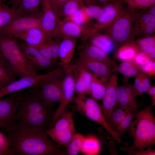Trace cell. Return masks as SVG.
<instances>
[{"label":"cell","instance_id":"4316f807","mask_svg":"<svg viewBox=\"0 0 155 155\" xmlns=\"http://www.w3.org/2000/svg\"><path fill=\"white\" fill-rule=\"evenodd\" d=\"M140 51L142 52L153 60L155 59V36L153 35L139 38L134 40Z\"/></svg>","mask_w":155,"mask_h":155},{"label":"cell","instance_id":"e0dca14e","mask_svg":"<svg viewBox=\"0 0 155 155\" xmlns=\"http://www.w3.org/2000/svg\"><path fill=\"white\" fill-rule=\"evenodd\" d=\"M102 8V13L94 25L93 27L98 31L107 28L125 9L123 4L119 1L109 2L103 6Z\"/></svg>","mask_w":155,"mask_h":155},{"label":"cell","instance_id":"60d3db41","mask_svg":"<svg viewBox=\"0 0 155 155\" xmlns=\"http://www.w3.org/2000/svg\"><path fill=\"white\" fill-rule=\"evenodd\" d=\"M80 8L78 4L73 0H69L63 5L59 20H69L71 16Z\"/></svg>","mask_w":155,"mask_h":155},{"label":"cell","instance_id":"680465c9","mask_svg":"<svg viewBox=\"0 0 155 155\" xmlns=\"http://www.w3.org/2000/svg\"><path fill=\"white\" fill-rule=\"evenodd\" d=\"M5 0H0V2H3V1H4Z\"/></svg>","mask_w":155,"mask_h":155},{"label":"cell","instance_id":"db71d44e","mask_svg":"<svg viewBox=\"0 0 155 155\" xmlns=\"http://www.w3.org/2000/svg\"><path fill=\"white\" fill-rule=\"evenodd\" d=\"M76 3L79 5L80 8H82L85 6V3L82 0H73Z\"/></svg>","mask_w":155,"mask_h":155},{"label":"cell","instance_id":"d4e9b609","mask_svg":"<svg viewBox=\"0 0 155 155\" xmlns=\"http://www.w3.org/2000/svg\"><path fill=\"white\" fill-rule=\"evenodd\" d=\"M139 52L135 40H131L121 46L115 53L114 57L122 61L132 60Z\"/></svg>","mask_w":155,"mask_h":155},{"label":"cell","instance_id":"277c9868","mask_svg":"<svg viewBox=\"0 0 155 155\" xmlns=\"http://www.w3.org/2000/svg\"><path fill=\"white\" fill-rule=\"evenodd\" d=\"M17 39L14 36L0 33V52L16 76L21 78L38 75L28 61Z\"/></svg>","mask_w":155,"mask_h":155},{"label":"cell","instance_id":"f546056e","mask_svg":"<svg viewBox=\"0 0 155 155\" xmlns=\"http://www.w3.org/2000/svg\"><path fill=\"white\" fill-rule=\"evenodd\" d=\"M117 104L127 111H136L138 108V104L133 102L125 92L123 84L118 86L117 91Z\"/></svg>","mask_w":155,"mask_h":155},{"label":"cell","instance_id":"603a6c76","mask_svg":"<svg viewBox=\"0 0 155 155\" xmlns=\"http://www.w3.org/2000/svg\"><path fill=\"white\" fill-rule=\"evenodd\" d=\"M11 1L18 16L40 14L42 0H12Z\"/></svg>","mask_w":155,"mask_h":155},{"label":"cell","instance_id":"1f68e13d","mask_svg":"<svg viewBox=\"0 0 155 155\" xmlns=\"http://www.w3.org/2000/svg\"><path fill=\"white\" fill-rule=\"evenodd\" d=\"M18 16L16 9L0 2V29L6 26Z\"/></svg>","mask_w":155,"mask_h":155},{"label":"cell","instance_id":"ac0fdd59","mask_svg":"<svg viewBox=\"0 0 155 155\" xmlns=\"http://www.w3.org/2000/svg\"><path fill=\"white\" fill-rule=\"evenodd\" d=\"M58 20L49 0H42L40 27L49 37L52 38Z\"/></svg>","mask_w":155,"mask_h":155},{"label":"cell","instance_id":"d6986e66","mask_svg":"<svg viewBox=\"0 0 155 155\" xmlns=\"http://www.w3.org/2000/svg\"><path fill=\"white\" fill-rule=\"evenodd\" d=\"M78 57L103 63L111 68L117 64L108 54L90 43L84 42L82 44Z\"/></svg>","mask_w":155,"mask_h":155},{"label":"cell","instance_id":"816d5d0a","mask_svg":"<svg viewBox=\"0 0 155 155\" xmlns=\"http://www.w3.org/2000/svg\"><path fill=\"white\" fill-rule=\"evenodd\" d=\"M145 10L148 13L155 17V3L145 9Z\"/></svg>","mask_w":155,"mask_h":155},{"label":"cell","instance_id":"7dc6e473","mask_svg":"<svg viewBox=\"0 0 155 155\" xmlns=\"http://www.w3.org/2000/svg\"><path fill=\"white\" fill-rule=\"evenodd\" d=\"M140 70L150 76L155 75V60L151 59L146 64L140 68Z\"/></svg>","mask_w":155,"mask_h":155},{"label":"cell","instance_id":"c3c4849f","mask_svg":"<svg viewBox=\"0 0 155 155\" xmlns=\"http://www.w3.org/2000/svg\"><path fill=\"white\" fill-rule=\"evenodd\" d=\"M129 155H155V150L152 149L151 146L148 147L146 150H135L132 151L128 152Z\"/></svg>","mask_w":155,"mask_h":155},{"label":"cell","instance_id":"cb8c5ba5","mask_svg":"<svg viewBox=\"0 0 155 155\" xmlns=\"http://www.w3.org/2000/svg\"><path fill=\"white\" fill-rule=\"evenodd\" d=\"M61 40L60 38H50L42 44L33 46L46 57L54 61H58L59 47Z\"/></svg>","mask_w":155,"mask_h":155},{"label":"cell","instance_id":"b9f144b4","mask_svg":"<svg viewBox=\"0 0 155 155\" xmlns=\"http://www.w3.org/2000/svg\"><path fill=\"white\" fill-rule=\"evenodd\" d=\"M0 153L1 155H14L12 151L9 147L7 136L0 130Z\"/></svg>","mask_w":155,"mask_h":155},{"label":"cell","instance_id":"ffe728a7","mask_svg":"<svg viewBox=\"0 0 155 155\" xmlns=\"http://www.w3.org/2000/svg\"><path fill=\"white\" fill-rule=\"evenodd\" d=\"M75 63L85 67L106 84L112 75V68L102 62L78 57Z\"/></svg>","mask_w":155,"mask_h":155},{"label":"cell","instance_id":"ab89813d","mask_svg":"<svg viewBox=\"0 0 155 155\" xmlns=\"http://www.w3.org/2000/svg\"><path fill=\"white\" fill-rule=\"evenodd\" d=\"M127 112L117 104L115 106L111 114L110 123L115 130L116 127L123 119Z\"/></svg>","mask_w":155,"mask_h":155},{"label":"cell","instance_id":"f5cc1de1","mask_svg":"<svg viewBox=\"0 0 155 155\" xmlns=\"http://www.w3.org/2000/svg\"><path fill=\"white\" fill-rule=\"evenodd\" d=\"M84 1L87 6L92 5H98L99 3L96 0H82Z\"/></svg>","mask_w":155,"mask_h":155},{"label":"cell","instance_id":"8d00e7d4","mask_svg":"<svg viewBox=\"0 0 155 155\" xmlns=\"http://www.w3.org/2000/svg\"><path fill=\"white\" fill-rule=\"evenodd\" d=\"M137 111H129L123 119L115 128V131L121 137L128 130L132 120Z\"/></svg>","mask_w":155,"mask_h":155},{"label":"cell","instance_id":"6f0895ef","mask_svg":"<svg viewBox=\"0 0 155 155\" xmlns=\"http://www.w3.org/2000/svg\"><path fill=\"white\" fill-rule=\"evenodd\" d=\"M109 2H114L115 1H118L120 0H109Z\"/></svg>","mask_w":155,"mask_h":155},{"label":"cell","instance_id":"8fae6325","mask_svg":"<svg viewBox=\"0 0 155 155\" xmlns=\"http://www.w3.org/2000/svg\"><path fill=\"white\" fill-rule=\"evenodd\" d=\"M19 43L28 61L36 72L42 70L48 73L60 67L58 61L44 57L34 47L23 41Z\"/></svg>","mask_w":155,"mask_h":155},{"label":"cell","instance_id":"4dcf8cb0","mask_svg":"<svg viewBox=\"0 0 155 155\" xmlns=\"http://www.w3.org/2000/svg\"><path fill=\"white\" fill-rule=\"evenodd\" d=\"M16 76L12 68L5 59L0 61V84L3 87L16 80Z\"/></svg>","mask_w":155,"mask_h":155},{"label":"cell","instance_id":"74e56055","mask_svg":"<svg viewBox=\"0 0 155 155\" xmlns=\"http://www.w3.org/2000/svg\"><path fill=\"white\" fill-rule=\"evenodd\" d=\"M118 1L127 5V8L131 10H145L155 3V0H120Z\"/></svg>","mask_w":155,"mask_h":155},{"label":"cell","instance_id":"6da1fadb","mask_svg":"<svg viewBox=\"0 0 155 155\" xmlns=\"http://www.w3.org/2000/svg\"><path fill=\"white\" fill-rule=\"evenodd\" d=\"M4 130L14 155H61L63 146L56 145L47 137L46 132L35 128L15 124Z\"/></svg>","mask_w":155,"mask_h":155},{"label":"cell","instance_id":"4fadbf2b","mask_svg":"<svg viewBox=\"0 0 155 155\" xmlns=\"http://www.w3.org/2000/svg\"><path fill=\"white\" fill-rule=\"evenodd\" d=\"M67 70L71 72L75 79V92L79 100H82L88 94L93 73L85 67L75 63L70 64Z\"/></svg>","mask_w":155,"mask_h":155},{"label":"cell","instance_id":"f907efd6","mask_svg":"<svg viewBox=\"0 0 155 155\" xmlns=\"http://www.w3.org/2000/svg\"><path fill=\"white\" fill-rule=\"evenodd\" d=\"M151 96L152 101V106L155 105V86H151L149 88L146 92Z\"/></svg>","mask_w":155,"mask_h":155},{"label":"cell","instance_id":"5bb4252c","mask_svg":"<svg viewBox=\"0 0 155 155\" xmlns=\"http://www.w3.org/2000/svg\"><path fill=\"white\" fill-rule=\"evenodd\" d=\"M63 82L61 100L57 109L52 117L50 128L53 127L61 116L67 111L66 109L73 99L75 92V79L73 74L66 71Z\"/></svg>","mask_w":155,"mask_h":155},{"label":"cell","instance_id":"8992f818","mask_svg":"<svg viewBox=\"0 0 155 155\" xmlns=\"http://www.w3.org/2000/svg\"><path fill=\"white\" fill-rule=\"evenodd\" d=\"M65 71L42 80L30 88L41 99L46 103L54 105L60 102L62 96Z\"/></svg>","mask_w":155,"mask_h":155},{"label":"cell","instance_id":"ba28073f","mask_svg":"<svg viewBox=\"0 0 155 155\" xmlns=\"http://www.w3.org/2000/svg\"><path fill=\"white\" fill-rule=\"evenodd\" d=\"M73 116L72 112L66 111L46 131L47 135L58 145L66 147L75 134Z\"/></svg>","mask_w":155,"mask_h":155},{"label":"cell","instance_id":"ee69618b","mask_svg":"<svg viewBox=\"0 0 155 155\" xmlns=\"http://www.w3.org/2000/svg\"><path fill=\"white\" fill-rule=\"evenodd\" d=\"M151 59H152L146 54L140 51L137 54L132 61L140 69L141 67L146 64Z\"/></svg>","mask_w":155,"mask_h":155},{"label":"cell","instance_id":"94428289","mask_svg":"<svg viewBox=\"0 0 155 155\" xmlns=\"http://www.w3.org/2000/svg\"><path fill=\"white\" fill-rule=\"evenodd\" d=\"M0 155H1L0 153Z\"/></svg>","mask_w":155,"mask_h":155},{"label":"cell","instance_id":"52a82bcc","mask_svg":"<svg viewBox=\"0 0 155 155\" xmlns=\"http://www.w3.org/2000/svg\"><path fill=\"white\" fill-rule=\"evenodd\" d=\"M75 101L80 111L89 119L101 125L118 143H121L120 137L107 121L97 100L90 97L82 100L75 98Z\"/></svg>","mask_w":155,"mask_h":155},{"label":"cell","instance_id":"7c38bea8","mask_svg":"<svg viewBox=\"0 0 155 155\" xmlns=\"http://www.w3.org/2000/svg\"><path fill=\"white\" fill-rule=\"evenodd\" d=\"M62 71L61 68L59 67L45 74L20 78L0 88V99L7 95L29 88L41 80L59 73Z\"/></svg>","mask_w":155,"mask_h":155},{"label":"cell","instance_id":"f6af8a7d","mask_svg":"<svg viewBox=\"0 0 155 155\" xmlns=\"http://www.w3.org/2000/svg\"><path fill=\"white\" fill-rule=\"evenodd\" d=\"M133 86L137 96H140L144 92H146L148 89L143 84L139 73L135 77L134 83Z\"/></svg>","mask_w":155,"mask_h":155},{"label":"cell","instance_id":"44dd1931","mask_svg":"<svg viewBox=\"0 0 155 155\" xmlns=\"http://www.w3.org/2000/svg\"><path fill=\"white\" fill-rule=\"evenodd\" d=\"M76 38L65 37L61 39L59 49L58 59L59 66L64 70L70 65L75 53Z\"/></svg>","mask_w":155,"mask_h":155},{"label":"cell","instance_id":"e575fe53","mask_svg":"<svg viewBox=\"0 0 155 155\" xmlns=\"http://www.w3.org/2000/svg\"><path fill=\"white\" fill-rule=\"evenodd\" d=\"M133 22L145 25L155 30V17L145 10L141 11L136 10Z\"/></svg>","mask_w":155,"mask_h":155},{"label":"cell","instance_id":"f1b7e54d","mask_svg":"<svg viewBox=\"0 0 155 155\" xmlns=\"http://www.w3.org/2000/svg\"><path fill=\"white\" fill-rule=\"evenodd\" d=\"M106 84L93 74L88 94L97 100H102L104 95Z\"/></svg>","mask_w":155,"mask_h":155},{"label":"cell","instance_id":"d6a6232c","mask_svg":"<svg viewBox=\"0 0 155 155\" xmlns=\"http://www.w3.org/2000/svg\"><path fill=\"white\" fill-rule=\"evenodd\" d=\"M101 148L98 139L93 136L84 137L81 152L86 155H96L99 152Z\"/></svg>","mask_w":155,"mask_h":155},{"label":"cell","instance_id":"7bdbcfd3","mask_svg":"<svg viewBox=\"0 0 155 155\" xmlns=\"http://www.w3.org/2000/svg\"><path fill=\"white\" fill-rule=\"evenodd\" d=\"M84 9L88 15L92 19H97L101 15L103 11L102 7L97 5L86 6Z\"/></svg>","mask_w":155,"mask_h":155},{"label":"cell","instance_id":"7402d4cb","mask_svg":"<svg viewBox=\"0 0 155 155\" xmlns=\"http://www.w3.org/2000/svg\"><path fill=\"white\" fill-rule=\"evenodd\" d=\"M21 39L28 45L36 46L41 44L49 37L39 27L31 28L24 32L17 34L13 36Z\"/></svg>","mask_w":155,"mask_h":155},{"label":"cell","instance_id":"bcb514c9","mask_svg":"<svg viewBox=\"0 0 155 155\" xmlns=\"http://www.w3.org/2000/svg\"><path fill=\"white\" fill-rule=\"evenodd\" d=\"M69 0H49L58 19L61 17V10L64 4Z\"/></svg>","mask_w":155,"mask_h":155},{"label":"cell","instance_id":"9f6ffc18","mask_svg":"<svg viewBox=\"0 0 155 155\" xmlns=\"http://www.w3.org/2000/svg\"><path fill=\"white\" fill-rule=\"evenodd\" d=\"M5 59L3 55L0 52V61H3Z\"/></svg>","mask_w":155,"mask_h":155},{"label":"cell","instance_id":"9c48e42d","mask_svg":"<svg viewBox=\"0 0 155 155\" xmlns=\"http://www.w3.org/2000/svg\"><path fill=\"white\" fill-rule=\"evenodd\" d=\"M98 32L94 27L79 25L69 20H59L52 38L60 39L65 37L80 38L85 41Z\"/></svg>","mask_w":155,"mask_h":155},{"label":"cell","instance_id":"484cf974","mask_svg":"<svg viewBox=\"0 0 155 155\" xmlns=\"http://www.w3.org/2000/svg\"><path fill=\"white\" fill-rule=\"evenodd\" d=\"M90 43L108 54L114 47V41L107 34L98 33L94 34L89 38Z\"/></svg>","mask_w":155,"mask_h":155},{"label":"cell","instance_id":"836d02e7","mask_svg":"<svg viewBox=\"0 0 155 155\" xmlns=\"http://www.w3.org/2000/svg\"><path fill=\"white\" fill-rule=\"evenodd\" d=\"M84 137L80 133L75 134L71 140L66 147L64 154L76 155L81 151Z\"/></svg>","mask_w":155,"mask_h":155},{"label":"cell","instance_id":"91938a15","mask_svg":"<svg viewBox=\"0 0 155 155\" xmlns=\"http://www.w3.org/2000/svg\"><path fill=\"white\" fill-rule=\"evenodd\" d=\"M3 87L0 84V88H1Z\"/></svg>","mask_w":155,"mask_h":155},{"label":"cell","instance_id":"681fc988","mask_svg":"<svg viewBox=\"0 0 155 155\" xmlns=\"http://www.w3.org/2000/svg\"><path fill=\"white\" fill-rule=\"evenodd\" d=\"M139 74L143 84L148 88H150L151 85L147 75L141 71L139 72Z\"/></svg>","mask_w":155,"mask_h":155},{"label":"cell","instance_id":"7a4b0ae2","mask_svg":"<svg viewBox=\"0 0 155 155\" xmlns=\"http://www.w3.org/2000/svg\"><path fill=\"white\" fill-rule=\"evenodd\" d=\"M16 112L14 124L46 131L51 126L54 105L48 104L29 88Z\"/></svg>","mask_w":155,"mask_h":155},{"label":"cell","instance_id":"30bf717a","mask_svg":"<svg viewBox=\"0 0 155 155\" xmlns=\"http://www.w3.org/2000/svg\"><path fill=\"white\" fill-rule=\"evenodd\" d=\"M28 92L24 90L10 94L6 98L0 99V127L4 130L14 124L18 108Z\"/></svg>","mask_w":155,"mask_h":155},{"label":"cell","instance_id":"f35d334b","mask_svg":"<svg viewBox=\"0 0 155 155\" xmlns=\"http://www.w3.org/2000/svg\"><path fill=\"white\" fill-rule=\"evenodd\" d=\"M85 6L78 9L71 16L69 20L79 25L89 26V24L91 22L92 19L88 16L85 11Z\"/></svg>","mask_w":155,"mask_h":155},{"label":"cell","instance_id":"2e32d148","mask_svg":"<svg viewBox=\"0 0 155 155\" xmlns=\"http://www.w3.org/2000/svg\"><path fill=\"white\" fill-rule=\"evenodd\" d=\"M118 87V77L116 74H114L111 75L106 84L105 94L102 100L101 106L102 112L110 125L111 112L117 103V91Z\"/></svg>","mask_w":155,"mask_h":155},{"label":"cell","instance_id":"3957f363","mask_svg":"<svg viewBox=\"0 0 155 155\" xmlns=\"http://www.w3.org/2000/svg\"><path fill=\"white\" fill-rule=\"evenodd\" d=\"M152 106L145 107L137 111L135 120L132 121L129 127V136L133 139L132 145L129 146L126 142L120 149L128 152L143 150L155 144V118L152 111Z\"/></svg>","mask_w":155,"mask_h":155},{"label":"cell","instance_id":"11a10c76","mask_svg":"<svg viewBox=\"0 0 155 155\" xmlns=\"http://www.w3.org/2000/svg\"><path fill=\"white\" fill-rule=\"evenodd\" d=\"M100 4L104 6L109 2V0H96Z\"/></svg>","mask_w":155,"mask_h":155},{"label":"cell","instance_id":"d590c367","mask_svg":"<svg viewBox=\"0 0 155 155\" xmlns=\"http://www.w3.org/2000/svg\"><path fill=\"white\" fill-rule=\"evenodd\" d=\"M155 30L146 26L133 22L131 35V40L136 37H147L154 35Z\"/></svg>","mask_w":155,"mask_h":155},{"label":"cell","instance_id":"5b68a950","mask_svg":"<svg viewBox=\"0 0 155 155\" xmlns=\"http://www.w3.org/2000/svg\"><path fill=\"white\" fill-rule=\"evenodd\" d=\"M136 10L124 9L105 30L117 44L121 45L131 40V35Z\"/></svg>","mask_w":155,"mask_h":155},{"label":"cell","instance_id":"83f0119b","mask_svg":"<svg viewBox=\"0 0 155 155\" xmlns=\"http://www.w3.org/2000/svg\"><path fill=\"white\" fill-rule=\"evenodd\" d=\"M113 68L112 71L118 72L127 78L135 77L141 71L132 60L123 61Z\"/></svg>","mask_w":155,"mask_h":155},{"label":"cell","instance_id":"9a60e30c","mask_svg":"<svg viewBox=\"0 0 155 155\" xmlns=\"http://www.w3.org/2000/svg\"><path fill=\"white\" fill-rule=\"evenodd\" d=\"M40 15L18 16L0 29V33L13 36L32 28L40 27Z\"/></svg>","mask_w":155,"mask_h":155}]
</instances>
